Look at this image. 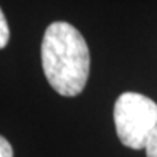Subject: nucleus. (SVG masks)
I'll return each instance as SVG.
<instances>
[{
	"label": "nucleus",
	"instance_id": "1",
	"mask_svg": "<svg viewBox=\"0 0 157 157\" xmlns=\"http://www.w3.org/2000/svg\"><path fill=\"white\" fill-rule=\"evenodd\" d=\"M45 77L61 96L78 95L87 83L90 52L83 35L67 22H54L45 29L41 44Z\"/></svg>",
	"mask_w": 157,
	"mask_h": 157
},
{
	"label": "nucleus",
	"instance_id": "3",
	"mask_svg": "<svg viewBox=\"0 0 157 157\" xmlns=\"http://www.w3.org/2000/svg\"><path fill=\"white\" fill-rule=\"evenodd\" d=\"M9 25H7V21H6L5 15H3V12L0 9V50L2 48H5L7 42H9Z\"/></svg>",
	"mask_w": 157,
	"mask_h": 157
},
{
	"label": "nucleus",
	"instance_id": "2",
	"mask_svg": "<svg viewBox=\"0 0 157 157\" xmlns=\"http://www.w3.org/2000/svg\"><path fill=\"white\" fill-rule=\"evenodd\" d=\"M113 121L119 141L140 150L157 128V103L135 92H125L115 102Z\"/></svg>",
	"mask_w": 157,
	"mask_h": 157
},
{
	"label": "nucleus",
	"instance_id": "4",
	"mask_svg": "<svg viewBox=\"0 0 157 157\" xmlns=\"http://www.w3.org/2000/svg\"><path fill=\"white\" fill-rule=\"evenodd\" d=\"M146 154L147 157H157V128L153 131L150 138L146 144Z\"/></svg>",
	"mask_w": 157,
	"mask_h": 157
},
{
	"label": "nucleus",
	"instance_id": "5",
	"mask_svg": "<svg viewBox=\"0 0 157 157\" xmlns=\"http://www.w3.org/2000/svg\"><path fill=\"white\" fill-rule=\"evenodd\" d=\"M0 157H13V150L9 141L0 135Z\"/></svg>",
	"mask_w": 157,
	"mask_h": 157
}]
</instances>
